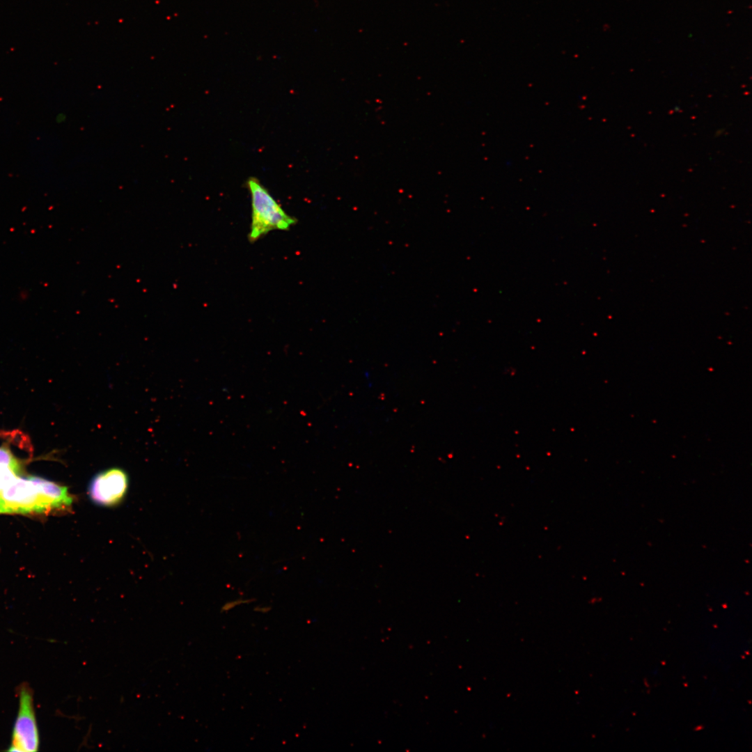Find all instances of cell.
<instances>
[{
	"label": "cell",
	"instance_id": "3957f363",
	"mask_svg": "<svg viewBox=\"0 0 752 752\" xmlns=\"http://www.w3.org/2000/svg\"><path fill=\"white\" fill-rule=\"evenodd\" d=\"M47 500L27 477L13 479L0 492V513H46Z\"/></svg>",
	"mask_w": 752,
	"mask_h": 752
},
{
	"label": "cell",
	"instance_id": "7a4b0ae2",
	"mask_svg": "<svg viewBox=\"0 0 752 752\" xmlns=\"http://www.w3.org/2000/svg\"><path fill=\"white\" fill-rule=\"evenodd\" d=\"M19 706L15 719L11 743L8 751L17 752L37 751L40 737L31 687L22 684L18 689Z\"/></svg>",
	"mask_w": 752,
	"mask_h": 752
},
{
	"label": "cell",
	"instance_id": "8992f818",
	"mask_svg": "<svg viewBox=\"0 0 752 752\" xmlns=\"http://www.w3.org/2000/svg\"><path fill=\"white\" fill-rule=\"evenodd\" d=\"M0 465L7 466L15 476H19L22 471L21 462L12 454L6 445L0 447Z\"/></svg>",
	"mask_w": 752,
	"mask_h": 752
},
{
	"label": "cell",
	"instance_id": "52a82bcc",
	"mask_svg": "<svg viewBox=\"0 0 752 752\" xmlns=\"http://www.w3.org/2000/svg\"><path fill=\"white\" fill-rule=\"evenodd\" d=\"M0 437L5 438L7 441L21 448H24L32 452L33 447L29 436L19 430H15L12 432L1 431L0 432Z\"/></svg>",
	"mask_w": 752,
	"mask_h": 752
},
{
	"label": "cell",
	"instance_id": "5b68a950",
	"mask_svg": "<svg viewBox=\"0 0 752 752\" xmlns=\"http://www.w3.org/2000/svg\"><path fill=\"white\" fill-rule=\"evenodd\" d=\"M27 478L37 487L39 492L47 500L52 510H63L70 508L73 499L68 488L41 477L30 476Z\"/></svg>",
	"mask_w": 752,
	"mask_h": 752
},
{
	"label": "cell",
	"instance_id": "6da1fadb",
	"mask_svg": "<svg viewBox=\"0 0 752 752\" xmlns=\"http://www.w3.org/2000/svg\"><path fill=\"white\" fill-rule=\"evenodd\" d=\"M251 199V220L248 238L253 243L272 230H288L297 223L254 177L246 181Z\"/></svg>",
	"mask_w": 752,
	"mask_h": 752
},
{
	"label": "cell",
	"instance_id": "277c9868",
	"mask_svg": "<svg viewBox=\"0 0 752 752\" xmlns=\"http://www.w3.org/2000/svg\"><path fill=\"white\" fill-rule=\"evenodd\" d=\"M128 485V476L124 470L110 468L97 473L91 480L88 487V496L98 506H115L125 496Z\"/></svg>",
	"mask_w": 752,
	"mask_h": 752
}]
</instances>
